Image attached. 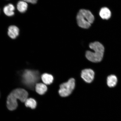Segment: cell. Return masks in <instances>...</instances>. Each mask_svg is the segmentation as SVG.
<instances>
[{"instance_id":"9c48e42d","label":"cell","mask_w":121,"mask_h":121,"mask_svg":"<svg viewBox=\"0 0 121 121\" xmlns=\"http://www.w3.org/2000/svg\"><path fill=\"white\" fill-rule=\"evenodd\" d=\"M100 16L103 19L108 20L111 16V13L109 9L106 7L101 9L99 12Z\"/></svg>"},{"instance_id":"52a82bcc","label":"cell","mask_w":121,"mask_h":121,"mask_svg":"<svg viewBox=\"0 0 121 121\" xmlns=\"http://www.w3.org/2000/svg\"><path fill=\"white\" fill-rule=\"evenodd\" d=\"M15 96L22 102H25L28 98V93L26 90L23 89L18 88L12 92Z\"/></svg>"},{"instance_id":"ba28073f","label":"cell","mask_w":121,"mask_h":121,"mask_svg":"<svg viewBox=\"0 0 121 121\" xmlns=\"http://www.w3.org/2000/svg\"><path fill=\"white\" fill-rule=\"evenodd\" d=\"M19 28L15 26H11L9 27L8 34L11 39H15L19 35Z\"/></svg>"},{"instance_id":"7a4b0ae2","label":"cell","mask_w":121,"mask_h":121,"mask_svg":"<svg viewBox=\"0 0 121 121\" xmlns=\"http://www.w3.org/2000/svg\"><path fill=\"white\" fill-rule=\"evenodd\" d=\"M94 16L89 10H80L77 15V20L78 26L84 29L90 28L94 21Z\"/></svg>"},{"instance_id":"6da1fadb","label":"cell","mask_w":121,"mask_h":121,"mask_svg":"<svg viewBox=\"0 0 121 121\" xmlns=\"http://www.w3.org/2000/svg\"><path fill=\"white\" fill-rule=\"evenodd\" d=\"M89 47L94 51H87L86 54V58L93 62H100L103 57L105 50L103 45L99 42H95L90 43Z\"/></svg>"},{"instance_id":"8992f818","label":"cell","mask_w":121,"mask_h":121,"mask_svg":"<svg viewBox=\"0 0 121 121\" xmlns=\"http://www.w3.org/2000/svg\"><path fill=\"white\" fill-rule=\"evenodd\" d=\"M95 73L92 69H86L82 71L81 77L85 81L88 83L91 82L94 78Z\"/></svg>"},{"instance_id":"8fae6325","label":"cell","mask_w":121,"mask_h":121,"mask_svg":"<svg viewBox=\"0 0 121 121\" xmlns=\"http://www.w3.org/2000/svg\"><path fill=\"white\" fill-rule=\"evenodd\" d=\"M36 92L40 95L44 94L47 90V87L44 84L42 83H37L36 84Z\"/></svg>"},{"instance_id":"5b68a950","label":"cell","mask_w":121,"mask_h":121,"mask_svg":"<svg viewBox=\"0 0 121 121\" xmlns=\"http://www.w3.org/2000/svg\"><path fill=\"white\" fill-rule=\"evenodd\" d=\"M17 97L11 92L7 98V107L9 110L12 111L17 108Z\"/></svg>"},{"instance_id":"2e32d148","label":"cell","mask_w":121,"mask_h":121,"mask_svg":"<svg viewBox=\"0 0 121 121\" xmlns=\"http://www.w3.org/2000/svg\"><path fill=\"white\" fill-rule=\"evenodd\" d=\"M26 2L30 3L33 4H35L37 3L38 0H22Z\"/></svg>"},{"instance_id":"277c9868","label":"cell","mask_w":121,"mask_h":121,"mask_svg":"<svg viewBox=\"0 0 121 121\" xmlns=\"http://www.w3.org/2000/svg\"><path fill=\"white\" fill-rule=\"evenodd\" d=\"M75 86V80L73 78H71L67 82L60 85L59 91V94L62 97L69 96L74 90Z\"/></svg>"},{"instance_id":"4fadbf2b","label":"cell","mask_w":121,"mask_h":121,"mask_svg":"<svg viewBox=\"0 0 121 121\" xmlns=\"http://www.w3.org/2000/svg\"><path fill=\"white\" fill-rule=\"evenodd\" d=\"M41 78L43 82L46 85L50 84L54 80L53 77L52 75L47 73L43 74L41 76Z\"/></svg>"},{"instance_id":"5bb4252c","label":"cell","mask_w":121,"mask_h":121,"mask_svg":"<svg viewBox=\"0 0 121 121\" xmlns=\"http://www.w3.org/2000/svg\"><path fill=\"white\" fill-rule=\"evenodd\" d=\"M117 81V78L115 75H111L107 78V83L108 87H113L116 85Z\"/></svg>"},{"instance_id":"3957f363","label":"cell","mask_w":121,"mask_h":121,"mask_svg":"<svg viewBox=\"0 0 121 121\" xmlns=\"http://www.w3.org/2000/svg\"><path fill=\"white\" fill-rule=\"evenodd\" d=\"M22 81L25 84L33 87L39 79V72L36 71L26 70L22 75Z\"/></svg>"},{"instance_id":"7c38bea8","label":"cell","mask_w":121,"mask_h":121,"mask_svg":"<svg viewBox=\"0 0 121 121\" xmlns=\"http://www.w3.org/2000/svg\"><path fill=\"white\" fill-rule=\"evenodd\" d=\"M17 9L18 11L21 13H24L27 11L28 8L27 3L23 1H20L18 2Z\"/></svg>"},{"instance_id":"9a60e30c","label":"cell","mask_w":121,"mask_h":121,"mask_svg":"<svg viewBox=\"0 0 121 121\" xmlns=\"http://www.w3.org/2000/svg\"><path fill=\"white\" fill-rule=\"evenodd\" d=\"M25 106L32 109L35 108L37 106V104L36 101L32 98H27L25 101Z\"/></svg>"},{"instance_id":"30bf717a","label":"cell","mask_w":121,"mask_h":121,"mask_svg":"<svg viewBox=\"0 0 121 121\" xmlns=\"http://www.w3.org/2000/svg\"><path fill=\"white\" fill-rule=\"evenodd\" d=\"M15 7L12 4H9L4 7L3 11L4 14L9 17L13 16L14 14Z\"/></svg>"}]
</instances>
